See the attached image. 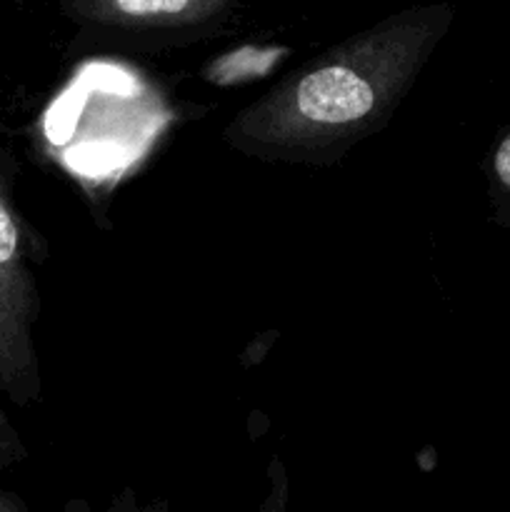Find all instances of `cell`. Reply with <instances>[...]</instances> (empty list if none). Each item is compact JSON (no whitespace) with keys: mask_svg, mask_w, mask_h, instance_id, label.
Returning <instances> with one entry per match:
<instances>
[{"mask_svg":"<svg viewBox=\"0 0 510 512\" xmlns=\"http://www.w3.org/2000/svg\"><path fill=\"white\" fill-rule=\"evenodd\" d=\"M203 5L188 3V0H118L113 3V13L125 15V18H178L183 13H198Z\"/></svg>","mask_w":510,"mask_h":512,"instance_id":"cell-3","label":"cell"},{"mask_svg":"<svg viewBox=\"0 0 510 512\" xmlns=\"http://www.w3.org/2000/svg\"><path fill=\"white\" fill-rule=\"evenodd\" d=\"M493 163H495V173H498L500 183L510 190V135L498 145Z\"/></svg>","mask_w":510,"mask_h":512,"instance_id":"cell-5","label":"cell"},{"mask_svg":"<svg viewBox=\"0 0 510 512\" xmlns=\"http://www.w3.org/2000/svg\"><path fill=\"white\" fill-rule=\"evenodd\" d=\"M300 115L313 123L343 125L363 120L373 110L375 93L365 78L343 65H325L305 75L295 88Z\"/></svg>","mask_w":510,"mask_h":512,"instance_id":"cell-2","label":"cell"},{"mask_svg":"<svg viewBox=\"0 0 510 512\" xmlns=\"http://www.w3.org/2000/svg\"><path fill=\"white\" fill-rule=\"evenodd\" d=\"M33 280L25 268V235L10 200V165L0 148V388L25 403L38 388L30 348Z\"/></svg>","mask_w":510,"mask_h":512,"instance_id":"cell-1","label":"cell"},{"mask_svg":"<svg viewBox=\"0 0 510 512\" xmlns=\"http://www.w3.org/2000/svg\"><path fill=\"white\" fill-rule=\"evenodd\" d=\"M20 458H23V445H20V438L0 410V465L18 463Z\"/></svg>","mask_w":510,"mask_h":512,"instance_id":"cell-4","label":"cell"}]
</instances>
